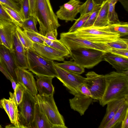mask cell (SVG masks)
Returning <instances> with one entry per match:
<instances>
[{
    "label": "cell",
    "instance_id": "6da1fadb",
    "mask_svg": "<svg viewBox=\"0 0 128 128\" xmlns=\"http://www.w3.org/2000/svg\"><path fill=\"white\" fill-rule=\"evenodd\" d=\"M106 88L99 103L104 106L108 102L117 99L128 98V70L111 72L105 75Z\"/></svg>",
    "mask_w": 128,
    "mask_h": 128
},
{
    "label": "cell",
    "instance_id": "7a4b0ae2",
    "mask_svg": "<svg viewBox=\"0 0 128 128\" xmlns=\"http://www.w3.org/2000/svg\"><path fill=\"white\" fill-rule=\"evenodd\" d=\"M35 16L40 26L39 33L42 36L60 26L50 0H36Z\"/></svg>",
    "mask_w": 128,
    "mask_h": 128
},
{
    "label": "cell",
    "instance_id": "3957f363",
    "mask_svg": "<svg viewBox=\"0 0 128 128\" xmlns=\"http://www.w3.org/2000/svg\"><path fill=\"white\" fill-rule=\"evenodd\" d=\"M26 55L29 70L37 76L56 77L53 60L42 56L33 48L26 50Z\"/></svg>",
    "mask_w": 128,
    "mask_h": 128
},
{
    "label": "cell",
    "instance_id": "277c9868",
    "mask_svg": "<svg viewBox=\"0 0 128 128\" xmlns=\"http://www.w3.org/2000/svg\"><path fill=\"white\" fill-rule=\"evenodd\" d=\"M35 97L36 102L54 128H66L62 116L60 113L55 102L53 94L40 95Z\"/></svg>",
    "mask_w": 128,
    "mask_h": 128
},
{
    "label": "cell",
    "instance_id": "5b68a950",
    "mask_svg": "<svg viewBox=\"0 0 128 128\" xmlns=\"http://www.w3.org/2000/svg\"><path fill=\"white\" fill-rule=\"evenodd\" d=\"M70 56L76 63L85 68H91L104 60L106 52L91 48H79L69 50Z\"/></svg>",
    "mask_w": 128,
    "mask_h": 128
},
{
    "label": "cell",
    "instance_id": "8992f818",
    "mask_svg": "<svg viewBox=\"0 0 128 128\" xmlns=\"http://www.w3.org/2000/svg\"><path fill=\"white\" fill-rule=\"evenodd\" d=\"M36 101L26 89L22 100L18 105V120L20 128H30L34 118Z\"/></svg>",
    "mask_w": 128,
    "mask_h": 128
},
{
    "label": "cell",
    "instance_id": "52a82bcc",
    "mask_svg": "<svg viewBox=\"0 0 128 128\" xmlns=\"http://www.w3.org/2000/svg\"><path fill=\"white\" fill-rule=\"evenodd\" d=\"M60 37V40L69 50L79 48H85L107 52H109L111 48L106 44L92 42L77 36L74 32H62Z\"/></svg>",
    "mask_w": 128,
    "mask_h": 128
},
{
    "label": "cell",
    "instance_id": "ba28073f",
    "mask_svg": "<svg viewBox=\"0 0 128 128\" xmlns=\"http://www.w3.org/2000/svg\"><path fill=\"white\" fill-rule=\"evenodd\" d=\"M77 36L92 42L106 44L120 38V34L105 32L93 26L82 28L73 32Z\"/></svg>",
    "mask_w": 128,
    "mask_h": 128
},
{
    "label": "cell",
    "instance_id": "9c48e42d",
    "mask_svg": "<svg viewBox=\"0 0 128 128\" xmlns=\"http://www.w3.org/2000/svg\"><path fill=\"white\" fill-rule=\"evenodd\" d=\"M54 66L57 74L56 77L62 83L69 92L74 96L77 94H80L78 87L80 85L84 83L85 78L80 74L63 70L58 66L54 62Z\"/></svg>",
    "mask_w": 128,
    "mask_h": 128
},
{
    "label": "cell",
    "instance_id": "30bf717a",
    "mask_svg": "<svg viewBox=\"0 0 128 128\" xmlns=\"http://www.w3.org/2000/svg\"><path fill=\"white\" fill-rule=\"evenodd\" d=\"M84 83L89 89L94 100H101L105 91L106 82L104 75L99 74L92 71L86 74Z\"/></svg>",
    "mask_w": 128,
    "mask_h": 128
},
{
    "label": "cell",
    "instance_id": "8fae6325",
    "mask_svg": "<svg viewBox=\"0 0 128 128\" xmlns=\"http://www.w3.org/2000/svg\"><path fill=\"white\" fill-rule=\"evenodd\" d=\"M81 2L79 0H70L59 7L56 14L58 18L67 22L75 20Z\"/></svg>",
    "mask_w": 128,
    "mask_h": 128
},
{
    "label": "cell",
    "instance_id": "7c38bea8",
    "mask_svg": "<svg viewBox=\"0 0 128 128\" xmlns=\"http://www.w3.org/2000/svg\"><path fill=\"white\" fill-rule=\"evenodd\" d=\"M16 26L12 22L0 19V37L3 45L13 53V38Z\"/></svg>",
    "mask_w": 128,
    "mask_h": 128
},
{
    "label": "cell",
    "instance_id": "4fadbf2b",
    "mask_svg": "<svg viewBox=\"0 0 128 128\" xmlns=\"http://www.w3.org/2000/svg\"><path fill=\"white\" fill-rule=\"evenodd\" d=\"M17 83L23 86L25 89L35 96L38 94L36 81L32 74L29 71L18 67L15 70Z\"/></svg>",
    "mask_w": 128,
    "mask_h": 128
},
{
    "label": "cell",
    "instance_id": "5bb4252c",
    "mask_svg": "<svg viewBox=\"0 0 128 128\" xmlns=\"http://www.w3.org/2000/svg\"><path fill=\"white\" fill-rule=\"evenodd\" d=\"M33 48L40 56L53 61L63 62L65 57H69L65 53L46 44L33 42Z\"/></svg>",
    "mask_w": 128,
    "mask_h": 128
},
{
    "label": "cell",
    "instance_id": "9a60e30c",
    "mask_svg": "<svg viewBox=\"0 0 128 128\" xmlns=\"http://www.w3.org/2000/svg\"><path fill=\"white\" fill-rule=\"evenodd\" d=\"M0 61L12 78L17 83L15 70L18 67L13 53L3 45H0Z\"/></svg>",
    "mask_w": 128,
    "mask_h": 128
},
{
    "label": "cell",
    "instance_id": "2e32d148",
    "mask_svg": "<svg viewBox=\"0 0 128 128\" xmlns=\"http://www.w3.org/2000/svg\"><path fill=\"white\" fill-rule=\"evenodd\" d=\"M13 54L18 66L25 69H28L26 50L20 41L16 32L13 38Z\"/></svg>",
    "mask_w": 128,
    "mask_h": 128
},
{
    "label": "cell",
    "instance_id": "e0dca14e",
    "mask_svg": "<svg viewBox=\"0 0 128 128\" xmlns=\"http://www.w3.org/2000/svg\"><path fill=\"white\" fill-rule=\"evenodd\" d=\"M74 96V98L69 100L70 107L82 116L92 103L93 99L90 97L80 94H76Z\"/></svg>",
    "mask_w": 128,
    "mask_h": 128
},
{
    "label": "cell",
    "instance_id": "ac0fdd59",
    "mask_svg": "<svg viewBox=\"0 0 128 128\" xmlns=\"http://www.w3.org/2000/svg\"><path fill=\"white\" fill-rule=\"evenodd\" d=\"M128 100V98L117 99L107 103L106 113L98 128H104L120 107Z\"/></svg>",
    "mask_w": 128,
    "mask_h": 128
},
{
    "label": "cell",
    "instance_id": "d6986e66",
    "mask_svg": "<svg viewBox=\"0 0 128 128\" xmlns=\"http://www.w3.org/2000/svg\"><path fill=\"white\" fill-rule=\"evenodd\" d=\"M103 58L104 60L111 65L118 72L128 70V58L107 52L104 54Z\"/></svg>",
    "mask_w": 128,
    "mask_h": 128
},
{
    "label": "cell",
    "instance_id": "ffe728a7",
    "mask_svg": "<svg viewBox=\"0 0 128 128\" xmlns=\"http://www.w3.org/2000/svg\"><path fill=\"white\" fill-rule=\"evenodd\" d=\"M36 82L37 90L40 95L49 96L54 94V87L52 84L53 77L45 76H37Z\"/></svg>",
    "mask_w": 128,
    "mask_h": 128
},
{
    "label": "cell",
    "instance_id": "44dd1931",
    "mask_svg": "<svg viewBox=\"0 0 128 128\" xmlns=\"http://www.w3.org/2000/svg\"><path fill=\"white\" fill-rule=\"evenodd\" d=\"M30 128H54L36 102L33 120Z\"/></svg>",
    "mask_w": 128,
    "mask_h": 128
},
{
    "label": "cell",
    "instance_id": "7402d4cb",
    "mask_svg": "<svg viewBox=\"0 0 128 128\" xmlns=\"http://www.w3.org/2000/svg\"><path fill=\"white\" fill-rule=\"evenodd\" d=\"M108 8V0H106L100 5L97 17L92 26L102 27L109 25Z\"/></svg>",
    "mask_w": 128,
    "mask_h": 128
},
{
    "label": "cell",
    "instance_id": "603a6c76",
    "mask_svg": "<svg viewBox=\"0 0 128 128\" xmlns=\"http://www.w3.org/2000/svg\"><path fill=\"white\" fill-rule=\"evenodd\" d=\"M128 112V100H126L120 107L113 118L104 128H116L122 123L127 112Z\"/></svg>",
    "mask_w": 128,
    "mask_h": 128
},
{
    "label": "cell",
    "instance_id": "cb8c5ba5",
    "mask_svg": "<svg viewBox=\"0 0 128 128\" xmlns=\"http://www.w3.org/2000/svg\"><path fill=\"white\" fill-rule=\"evenodd\" d=\"M95 27L105 32L118 34L120 37L127 36L128 35L127 22H120L118 23L109 25L104 27Z\"/></svg>",
    "mask_w": 128,
    "mask_h": 128
},
{
    "label": "cell",
    "instance_id": "d4e9b609",
    "mask_svg": "<svg viewBox=\"0 0 128 128\" xmlns=\"http://www.w3.org/2000/svg\"><path fill=\"white\" fill-rule=\"evenodd\" d=\"M60 68L69 72L80 74L84 72V68L74 61H64L62 63L55 62Z\"/></svg>",
    "mask_w": 128,
    "mask_h": 128
},
{
    "label": "cell",
    "instance_id": "484cf974",
    "mask_svg": "<svg viewBox=\"0 0 128 128\" xmlns=\"http://www.w3.org/2000/svg\"><path fill=\"white\" fill-rule=\"evenodd\" d=\"M9 98V116L11 122L15 128H20L18 120V105L16 104L13 96V94L10 92Z\"/></svg>",
    "mask_w": 128,
    "mask_h": 128
},
{
    "label": "cell",
    "instance_id": "4316f807",
    "mask_svg": "<svg viewBox=\"0 0 128 128\" xmlns=\"http://www.w3.org/2000/svg\"><path fill=\"white\" fill-rule=\"evenodd\" d=\"M37 33L39 37L43 40L46 44L65 53L69 57L70 56L69 50L60 40L56 41L50 40L39 32Z\"/></svg>",
    "mask_w": 128,
    "mask_h": 128
},
{
    "label": "cell",
    "instance_id": "83f0119b",
    "mask_svg": "<svg viewBox=\"0 0 128 128\" xmlns=\"http://www.w3.org/2000/svg\"><path fill=\"white\" fill-rule=\"evenodd\" d=\"M15 32L20 41L26 50L33 48V42L21 28L16 26Z\"/></svg>",
    "mask_w": 128,
    "mask_h": 128
},
{
    "label": "cell",
    "instance_id": "f1b7e54d",
    "mask_svg": "<svg viewBox=\"0 0 128 128\" xmlns=\"http://www.w3.org/2000/svg\"><path fill=\"white\" fill-rule=\"evenodd\" d=\"M2 7L12 20L13 22L16 26L21 28L22 24L24 20L18 12L6 4H2Z\"/></svg>",
    "mask_w": 128,
    "mask_h": 128
},
{
    "label": "cell",
    "instance_id": "f546056e",
    "mask_svg": "<svg viewBox=\"0 0 128 128\" xmlns=\"http://www.w3.org/2000/svg\"><path fill=\"white\" fill-rule=\"evenodd\" d=\"M98 6L94 0H86L83 4H80L79 8L80 16L91 14Z\"/></svg>",
    "mask_w": 128,
    "mask_h": 128
},
{
    "label": "cell",
    "instance_id": "4dcf8cb0",
    "mask_svg": "<svg viewBox=\"0 0 128 128\" xmlns=\"http://www.w3.org/2000/svg\"><path fill=\"white\" fill-rule=\"evenodd\" d=\"M118 1V0H108V18L109 25L120 22L115 10V5Z\"/></svg>",
    "mask_w": 128,
    "mask_h": 128
},
{
    "label": "cell",
    "instance_id": "1f68e13d",
    "mask_svg": "<svg viewBox=\"0 0 128 128\" xmlns=\"http://www.w3.org/2000/svg\"><path fill=\"white\" fill-rule=\"evenodd\" d=\"M38 22L36 19L35 17L31 16L24 21L22 24L21 28L23 30H30L38 33L39 32L36 27Z\"/></svg>",
    "mask_w": 128,
    "mask_h": 128
},
{
    "label": "cell",
    "instance_id": "d6a6232c",
    "mask_svg": "<svg viewBox=\"0 0 128 128\" xmlns=\"http://www.w3.org/2000/svg\"><path fill=\"white\" fill-rule=\"evenodd\" d=\"M111 48L128 49V39L120 38L106 44Z\"/></svg>",
    "mask_w": 128,
    "mask_h": 128
},
{
    "label": "cell",
    "instance_id": "836d02e7",
    "mask_svg": "<svg viewBox=\"0 0 128 128\" xmlns=\"http://www.w3.org/2000/svg\"><path fill=\"white\" fill-rule=\"evenodd\" d=\"M91 14L80 16L78 18L76 19L74 23L70 28L68 32H73L78 29L82 28Z\"/></svg>",
    "mask_w": 128,
    "mask_h": 128
},
{
    "label": "cell",
    "instance_id": "e575fe53",
    "mask_svg": "<svg viewBox=\"0 0 128 128\" xmlns=\"http://www.w3.org/2000/svg\"><path fill=\"white\" fill-rule=\"evenodd\" d=\"M20 14L24 20L30 16L28 0H22L20 3Z\"/></svg>",
    "mask_w": 128,
    "mask_h": 128
},
{
    "label": "cell",
    "instance_id": "d590c367",
    "mask_svg": "<svg viewBox=\"0 0 128 128\" xmlns=\"http://www.w3.org/2000/svg\"><path fill=\"white\" fill-rule=\"evenodd\" d=\"M16 87L14 91L13 96L16 102L18 105L22 102L25 88L22 84L17 83Z\"/></svg>",
    "mask_w": 128,
    "mask_h": 128
},
{
    "label": "cell",
    "instance_id": "8d00e7d4",
    "mask_svg": "<svg viewBox=\"0 0 128 128\" xmlns=\"http://www.w3.org/2000/svg\"><path fill=\"white\" fill-rule=\"evenodd\" d=\"M100 6H98L95 10L90 16L82 28H87L92 26L96 19L98 12Z\"/></svg>",
    "mask_w": 128,
    "mask_h": 128
},
{
    "label": "cell",
    "instance_id": "74e56055",
    "mask_svg": "<svg viewBox=\"0 0 128 128\" xmlns=\"http://www.w3.org/2000/svg\"><path fill=\"white\" fill-rule=\"evenodd\" d=\"M31 40L33 42L42 44H45L44 42L38 36L37 32L29 30H23Z\"/></svg>",
    "mask_w": 128,
    "mask_h": 128
},
{
    "label": "cell",
    "instance_id": "f35d334b",
    "mask_svg": "<svg viewBox=\"0 0 128 128\" xmlns=\"http://www.w3.org/2000/svg\"><path fill=\"white\" fill-rule=\"evenodd\" d=\"M109 52L116 55L128 58V49L111 48Z\"/></svg>",
    "mask_w": 128,
    "mask_h": 128
},
{
    "label": "cell",
    "instance_id": "ab89813d",
    "mask_svg": "<svg viewBox=\"0 0 128 128\" xmlns=\"http://www.w3.org/2000/svg\"><path fill=\"white\" fill-rule=\"evenodd\" d=\"M0 1L2 4H6L16 11L20 12V7L19 6V3L12 0H0Z\"/></svg>",
    "mask_w": 128,
    "mask_h": 128
},
{
    "label": "cell",
    "instance_id": "60d3db41",
    "mask_svg": "<svg viewBox=\"0 0 128 128\" xmlns=\"http://www.w3.org/2000/svg\"><path fill=\"white\" fill-rule=\"evenodd\" d=\"M78 88L81 94L92 98V95L89 89L84 83L80 85Z\"/></svg>",
    "mask_w": 128,
    "mask_h": 128
},
{
    "label": "cell",
    "instance_id": "b9f144b4",
    "mask_svg": "<svg viewBox=\"0 0 128 128\" xmlns=\"http://www.w3.org/2000/svg\"><path fill=\"white\" fill-rule=\"evenodd\" d=\"M0 19L14 23L12 20L6 12L1 4H0Z\"/></svg>",
    "mask_w": 128,
    "mask_h": 128
},
{
    "label": "cell",
    "instance_id": "7bdbcfd3",
    "mask_svg": "<svg viewBox=\"0 0 128 128\" xmlns=\"http://www.w3.org/2000/svg\"><path fill=\"white\" fill-rule=\"evenodd\" d=\"M57 36V29H55L47 32L44 36L50 40L56 41L58 40Z\"/></svg>",
    "mask_w": 128,
    "mask_h": 128
},
{
    "label": "cell",
    "instance_id": "ee69618b",
    "mask_svg": "<svg viewBox=\"0 0 128 128\" xmlns=\"http://www.w3.org/2000/svg\"><path fill=\"white\" fill-rule=\"evenodd\" d=\"M1 105L8 117L9 116V100L3 98L0 100Z\"/></svg>",
    "mask_w": 128,
    "mask_h": 128
},
{
    "label": "cell",
    "instance_id": "f6af8a7d",
    "mask_svg": "<svg viewBox=\"0 0 128 128\" xmlns=\"http://www.w3.org/2000/svg\"><path fill=\"white\" fill-rule=\"evenodd\" d=\"M28 0L30 4V16H33L36 18L35 16V3L36 0Z\"/></svg>",
    "mask_w": 128,
    "mask_h": 128
},
{
    "label": "cell",
    "instance_id": "bcb514c9",
    "mask_svg": "<svg viewBox=\"0 0 128 128\" xmlns=\"http://www.w3.org/2000/svg\"><path fill=\"white\" fill-rule=\"evenodd\" d=\"M0 71L6 76V78L10 81L12 79V78L8 73L0 61Z\"/></svg>",
    "mask_w": 128,
    "mask_h": 128
},
{
    "label": "cell",
    "instance_id": "7dc6e473",
    "mask_svg": "<svg viewBox=\"0 0 128 128\" xmlns=\"http://www.w3.org/2000/svg\"><path fill=\"white\" fill-rule=\"evenodd\" d=\"M121 126V128H128V112L125 116L122 122Z\"/></svg>",
    "mask_w": 128,
    "mask_h": 128
},
{
    "label": "cell",
    "instance_id": "c3c4849f",
    "mask_svg": "<svg viewBox=\"0 0 128 128\" xmlns=\"http://www.w3.org/2000/svg\"><path fill=\"white\" fill-rule=\"evenodd\" d=\"M10 81L12 83V88L14 91L17 86L16 82L12 78V79Z\"/></svg>",
    "mask_w": 128,
    "mask_h": 128
},
{
    "label": "cell",
    "instance_id": "681fc988",
    "mask_svg": "<svg viewBox=\"0 0 128 128\" xmlns=\"http://www.w3.org/2000/svg\"><path fill=\"white\" fill-rule=\"evenodd\" d=\"M106 0H94L96 3L98 5H101Z\"/></svg>",
    "mask_w": 128,
    "mask_h": 128
},
{
    "label": "cell",
    "instance_id": "f907efd6",
    "mask_svg": "<svg viewBox=\"0 0 128 128\" xmlns=\"http://www.w3.org/2000/svg\"><path fill=\"white\" fill-rule=\"evenodd\" d=\"M16 2H17L19 4H20L22 0H12Z\"/></svg>",
    "mask_w": 128,
    "mask_h": 128
},
{
    "label": "cell",
    "instance_id": "816d5d0a",
    "mask_svg": "<svg viewBox=\"0 0 128 128\" xmlns=\"http://www.w3.org/2000/svg\"><path fill=\"white\" fill-rule=\"evenodd\" d=\"M3 45L0 38V45Z\"/></svg>",
    "mask_w": 128,
    "mask_h": 128
},
{
    "label": "cell",
    "instance_id": "f5cc1de1",
    "mask_svg": "<svg viewBox=\"0 0 128 128\" xmlns=\"http://www.w3.org/2000/svg\"><path fill=\"white\" fill-rule=\"evenodd\" d=\"M0 106H2V105H1V102L0 100Z\"/></svg>",
    "mask_w": 128,
    "mask_h": 128
},
{
    "label": "cell",
    "instance_id": "db71d44e",
    "mask_svg": "<svg viewBox=\"0 0 128 128\" xmlns=\"http://www.w3.org/2000/svg\"><path fill=\"white\" fill-rule=\"evenodd\" d=\"M2 4L0 1V4Z\"/></svg>",
    "mask_w": 128,
    "mask_h": 128
},
{
    "label": "cell",
    "instance_id": "11a10c76",
    "mask_svg": "<svg viewBox=\"0 0 128 128\" xmlns=\"http://www.w3.org/2000/svg\"><path fill=\"white\" fill-rule=\"evenodd\" d=\"M0 107L1 108H2V107L0 106Z\"/></svg>",
    "mask_w": 128,
    "mask_h": 128
}]
</instances>
